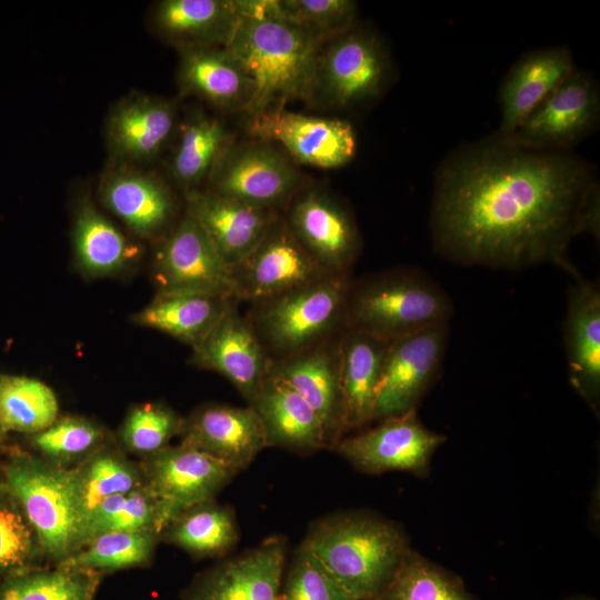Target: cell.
Masks as SVG:
<instances>
[{"label": "cell", "instance_id": "cell-1", "mask_svg": "<svg viewBox=\"0 0 600 600\" xmlns=\"http://www.w3.org/2000/svg\"><path fill=\"white\" fill-rule=\"evenodd\" d=\"M429 231L434 253L454 264H551L574 279L573 239L600 238L597 167L571 150L529 149L494 133L463 143L434 172Z\"/></svg>", "mask_w": 600, "mask_h": 600}, {"label": "cell", "instance_id": "cell-2", "mask_svg": "<svg viewBox=\"0 0 600 600\" xmlns=\"http://www.w3.org/2000/svg\"><path fill=\"white\" fill-rule=\"evenodd\" d=\"M323 39L282 19H241L227 48L247 72L252 93L244 110L250 117L309 100Z\"/></svg>", "mask_w": 600, "mask_h": 600}, {"label": "cell", "instance_id": "cell-3", "mask_svg": "<svg viewBox=\"0 0 600 600\" xmlns=\"http://www.w3.org/2000/svg\"><path fill=\"white\" fill-rule=\"evenodd\" d=\"M301 546L354 600H379L410 551L396 524L366 514L324 519Z\"/></svg>", "mask_w": 600, "mask_h": 600}, {"label": "cell", "instance_id": "cell-4", "mask_svg": "<svg viewBox=\"0 0 600 600\" xmlns=\"http://www.w3.org/2000/svg\"><path fill=\"white\" fill-rule=\"evenodd\" d=\"M453 310L450 296L426 271L397 267L351 279L346 324L393 341L449 323Z\"/></svg>", "mask_w": 600, "mask_h": 600}, {"label": "cell", "instance_id": "cell-5", "mask_svg": "<svg viewBox=\"0 0 600 600\" xmlns=\"http://www.w3.org/2000/svg\"><path fill=\"white\" fill-rule=\"evenodd\" d=\"M351 274H327L277 297L252 303L246 314L271 361L340 334Z\"/></svg>", "mask_w": 600, "mask_h": 600}, {"label": "cell", "instance_id": "cell-6", "mask_svg": "<svg viewBox=\"0 0 600 600\" xmlns=\"http://www.w3.org/2000/svg\"><path fill=\"white\" fill-rule=\"evenodd\" d=\"M1 482L36 530L46 561L56 566L80 549L69 469L18 448L1 462Z\"/></svg>", "mask_w": 600, "mask_h": 600}, {"label": "cell", "instance_id": "cell-7", "mask_svg": "<svg viewBox=\"0 0 600 600\" xmlns=\"http://www.w3.org/2000/svg\"><path fill=\"white\" fill-rule=\"evenodd\" d=\"M393 77V64L381 39L358 27L327 39L318 53L310 101L317 96L338 109L377 102Z\"/></svg>", "mask_w": 600, "mask_h": 600}, {"label": "cell", "instance_id": "cell-8", "mask_svg": "<svg viewBox=\"0 0 600 600\" xmlns=\"http://www.w3.org/2000/svg\"><path fill=\"white\" fill-rule=\"evenodd\" d=\"M599 123V82L576 68L513 133L500 138L529 149L569 151L593 134Z\"/></svg>", "mask_w": 600, "mask_h": 600}, {"label": "cell", "instance_id": "cell-9", "mask_svg": "<svg viewBox=\"0 0 600 600\" xmlns=\"http://www.w3.org/2000/svg\"><path fill=\"white\" fill-rule=\"evenodd\" d=\"M211 191L278 212L300 191L301 177L289 158L271 143L229 147L209 178Z\"/></svg>", "mask_w": 600, "mask_h": 600}, {"label": "cell", "instance_id": "cell-10", "mask_svg": "<svg viewBox=\"0 0 600 600\" xmlns=\"http://www.w3.org/2000/svg\"><path fill=\"white\" fill-rule=\"evenodd\" d=\"M140 464L158 502L161 532L182 511L214 500L234 476L210 454L182 442L141 459Z\"/></svg>", "mask_w": 600, "mask_h": 600}, {"label": "cell", "instance_id": "cell-11", "mask_svg": "<svg viewBox=\"0 0 600 600\" xmlns=\"http://www.w3.org/2000/svg\"><path fill=\"white\" fill-rule=\"evenodd\" d=\"M449 323L391 341L378 382L373 420L416 410L441 371Z\"/></svg>", "mask_w": 600, "mask_h": 600}, {"label": "cell", "instance_id": "cell-12", "mask_svg": "<svg viewBox=\"0 0 600 600\" xmlns=\"http://www.w3.org/2000/svg\"><path fill=\"white\" fill-rule=\"evenodd\" d=\"M283 219L323 270L351 274L362 242L356 220L342 202L323 190L307 189L287 204Z\"/></svg>", "mask_w": 600, "mask_h": 600}, {"label": "cell", "instance_id": "cell-13", "mask_svg": "<svg viewBox=\"0 0 600 600\" xmlns=\"http://www.w3.org/2000/svg\"><path fill=\"white\" fill-rule=\"evenodd\" d=\"M328 273L296 239L282 216L259 244L231 268L234 298L257 303L318 280Z\"/></svg>", "mask_w": 600, "mask_h": 600}, {"label": "cell", "instance_id": "cell-14", "mask_svg": "<svg viewBox=\"0 0 600 600\" xmlns=\"http://www.w3.org/2000/svg\"><path fill=\"white\" fill-rule=\"evenodd\" d=\"M248 131L259 141L280 144L297 162L322 169L346 166L357 152V134L350 122L283 107L250 117Z\"/></svg>", "mask_w": 600, "mask_h": 600}, {"label": "cell", "instance_id": "cell-15", "mask_svg": "<svg viewBox=\"0 0 600 600\" xmlns=\"http://www.w3.org/2000/svg\"><path fill=\"white\" fill-rule=\"evenodd\" d=\"M154 276L158 294L198 293L234 298L230 267L187 212L157 250Z\"/></svg>", "mask_w": 600, "mask_h": 600}, {"label": "cell", "instance_id": "cell-16", "mask_svg": "<svg viewBox=\"0 0 600 600\" xmlns=\"http://www.w3.org/2000/svg\"><path fill=\"white\" fill-rule=\"evenodd\" d=\"M356 436L341 438L336 450L368 473L386 471L427 472L430 459L446 437L426 428L416 410L379 420Z\"/></svg>", "mask_w": 600, "mask_h": 600}, {"label": "cell", "instance_id": "cell-17", "mask_svg": "<svg viewBox=\"0 0 600 600\" xmlns=\"http://www.w3.org/2000/svg\"><path fill=\"white\" fill-rule=\"evenodd\" d=\"M191 362L223 376L250 403L269 374L272 361L234 303L192 348Z\"/></svg>", "mask_w": 600, "mask_h": 600}, {"label": "cell", "instance_id": "cell-18", "mask_svg": "<svg viewBox=\"0 0 600 600\" xmlns=\"http://www.w3.org/2000/svg\"><path fill=\"white\" fill-rule=\"evenodd\" d=\"M340 334L272 361L269 370L290 384L313 409L323 426L328 447L333 448L347 431L340 379Z\"/></svg>", "mask_w": 600, "mask_h": 600}, {"label": "cell", "instance_id": "cell-19", "mask_svg": "<svg viewBox=\"0 0 600 600\" xmlns=\"http://www.w3.org/2000/svg\"><path fill=\"white\" fill-rule=\"evenodd\" d=\"M287 544L271 537L204 572L184 600H281Z\"/></svg>", "mask_w": 600, "mask_h": 600}, {"label": "cell", "instance_id": "cell-20", "mask_svg": "<svg viewBox=\"0 0 600 600\" xmlns=\"http://www.w3.org/2000/svg\"><path fill=\"white\" fill-rule=\"evenodd\" d=\"M181 442L194 447L234 474L269 447L263 426L251 406L208 404L184 418Z\"/></svg>", "mask_w": 600, "mask_h": 600}, {"label": "cell", "instance_id": "cell-21", "mask_svg": "<svg viewBox=\"0 0 600 600\" xmlns=\"http://www.w3.org/2000/svg\"><path fill=\"white\" fill-rule=\"evenodd\" d=\"M569 380L598 412L600 401V286L580 274L567 293L562 323Z\"/></svg>", "mask_w": 600, "mask_h": 600}, {"label": "cell", "instance_id": "cell-22", "mask_svg": "<svg viewBox=\"0 0 600 600\" xmlns=\"http://www.w3.org/2000/svg\"><path fill=\"white\" fill-rule=\"evenodd\" d=\"M566 46L540 48L521 56L501 81L500 124L494 134L513 133L533 110L576 69Z\"/></svg>", "mask_w": 600, "mask_h": 600}, {"label": "cell", "instance_id": "cell-23", "mask_svg": "<svg viewBox=\"0 0 600 600\" xmlns=\"http://www.w3.org/2000/svg\"><path fill=\"white\" fill-rule=\"evenodd\" d=\"M186 212L203 229L230 269L259 244L280 216L212 191L198 190L187 193Z\"/></svg>", "mask_w": 600, "mask_h": 600}, {"label": "cell", "instance_id": "cell-24", "mask_svg": "<svg viewBox=\"0 0 600 600\" xmlns=\"http://www.w3.org/2000/svg\"><path fill=\"white\" fill-rule=\"evenodd\" d=\"M176 124L172 101L146 93H131L118 102L106 124L111 154L126 162L148 161L157 157Z\"/></svg>", "mask_w": 600, "mask_h": 600}, {"label": "cell", "instance_id": "cell-25", "mask_svg": "<svg viewBox=\"0 0 600 600\" xmlns=\"http://www.w3.org/2000/svg\"><path fill=\"white\" fill-rule=\"evenodd\" d=\"M268 446L299 453L328 447L323 426L308 402L284 380L269 372L253 400Z\"/></svg>", "mask_w": 600, "mask_h": 600}, {"label": "cell", "instance_id": "cell-26", "mask_svg": "<svg viewBox=\"0 0 600 600\" xmlns=\"http://www.w3.org/2000/svg\"><path fill=\"white\" fill-rule=\"evenodd\" d=\"M240 20L234 0H162L150 14L156 33L178 49L227 47Z\"/></svg>", "mask_w": 600, "mask_h": 600}, {"label": "cell", "instance_id": "cell-27", "mask_svg": "<svg viewBox=\"0 0 600 600\" xmlns=\"http://www.w3.org/2000/svg\"><path fill=\"white\" fill-rule=\"evenodd\" d=\"M178 84L182 94L211 104L244 111L252 93L251 81L227 47L180 48Z\"/></svg>", "mask_w": 600, "mask_h": 600}, {"label": "cell", "instance_id": "cell-28", "mask_svg": "<svg viewBox=\"0 0 600 600\" xmlns=\"http://www.w3.org/2000/svg\"><path fill=\"white\" fill-rule=\"evenodd\" d=\"M99 193L104 206L137 236L154 237L170 222L173 199L158 178L127 168L106 173Z\"/></svg>", "mask_w": 600, "mask_h": 600}, {"label": "cell", "instance_id": "cell-29", "mask_svg": "<svg viewBox=\"0 0 600 600\" xmlns=\"http://www.w3.org/2000/svg\"><path fill=\"white\" fill-rule=\"evenodd\" d=\"M391 341L346 328L340 334V379L347 430L373 420L376 391Z\"/></svg>", "mask_w": 600, "mask_h": 600}, {"label": "cell", "instance_id": "cell-30", "mask_svg": "<svg viewBox=\"0 0 600 600\" xmlns=\"http://www.w3.org/2000/svg\"><path fill=\"white\" fill-rule=\"evenodd\" d=\"M69 483L81 548L82 533L93 510L108 498L137 489L146 481L140 462L130 460L110 443L69 469Z\"/></svg>", "mask_w": 600, "mask_h": 600}, {"label": "cell", "instance_id": "cell-31", "mask_svg": "<svg viewBox=\"0 0 600 600\" xmlns=\"http://www.w3.org/2000/svg\"><path fill=\"white\" fill-rule=\"evenodd\" d=\"M234 303L239 301L220 296L157 294L151 303L133 317V320L142 327L161 331L193 348Z\"/></svg>", "mask_w": 600, "mask_h": 600}, {"label": "cell", "instance_id": "cell-32", "mask_svg": "<svg viewBox=\"0 0 600 600\" xmlns=\"http://www.w3.org/2000/svg\"><path fill=\"white\" fill-rule=\"evenodd\" d=\"M238 539L232 510L214 500L182 511L160 533V541L173 544L196 558L224 556Z\"/></svg>", "mask_w": 600, "mask_h": 600}, {"label": "cell", "instance_id": "cell-33", "mask_svg": "<svg viewBox=\"0 0 600 600\" xmlns=\"http://www.w3.org/2000/svg\"><path fill=\"white\" fill-rule=\"evenodd\" d=\"M72 238L79 267L92 277L120 271L136 250L122 232L89 201H82L76 211Z\"/></svg>", "mask_w": 600, "mask_h": 600}, {"label": "cell", "instance_id": "cell-34", "mask_svg": "<svg viewBox=\"0 0 600 600\" xmlns=\"http://www.w3.org/2000/svg\"><path fill=\"white\" fill-rule=\"evenodd\" d=\"M229 133L223 123L198 113L183 126L172 156L170 172L187 193L209 179L213 169L230 147Z\"/></svg>", "mask_w": 600, "mask_h": 600}, {"label": "cell", "instance_id": "cell-35", "mask_svg": "<svg viewBox=\"0 0 600 600\" xmlns=\"http://www.w3.org/2000/svg\"><path fill=\"white\" fill-rule=\"evenodd\" d=\"M59 418L54 391L41 380L0 374V427L8 432L34 434Z\"/></svg>", "mask_w": 600, "mask_h": 600}, {"label": "cell", "instance_id": "cell-36", "mask_svg": "<svg viewBox=\"0 0 600 600\" xmlns=\"http://www.w3.org/2000/svg\"><path fill=\"white\" fill-rule=\"evenodd\" d=\"M103 573L61 566L37 568L0 581V600H96Z\"/></svg>", "mask_w": 600, "mask_h": 600}, {"label": "cell", "instance_id": "cell-37", "mask_svg": "<svg viewBox=\"0 0 600 600\" xmlns=\"http://www.w3.org/2000/svg\"><path fill=\"white\" fill-rule=\"evenodd\" d=\"M36 454L64 469H72L111 443L110 434L96 421L82 416L58 418L47 429L29 436Z\"/></svg>", "mask_w": 600, "mask_h": 600}, {"label": "cell", "instance_id": "cell-38", "mask_svg": "<svg viewBox=\"0 0 600 600\" xmlns=\"http://www.w3.org/2000/svg\"><path fill=\"white\" fill-rule=\"evenodd\" d=\"M159 541L154 532H107L96 536L56 566L102 573L146 567L152 561Z\"/></svg>", "mask_w": 600, "mask_h": 600}, {"label": "cell", "instance_id": "cell-39", "mask_svg": "<svg viewBox=\"0 0 600 600\" xmlns=\"http://www.w3.org/2000/svg\"><path fill=\"white\" fill-rule=\"evenodd\" d=\"M123 532L161 533L157 499L144 483L131 491L112 496L101 502L89 517L81 548L96 536Z\"/></svg>", "mask_w": 600, "mask_h": 600}, {"label": "cell", "instance_id": "cell-40", "mask_svg": "<svg viewBox=\"0 0 600 600\" xmlns=\"http://www.w3.org/2000/svg\"><path fill=\"white\" fill-rule=\"evenodd\" d=\"M36 530L12 494L0 484V581L43 567Z\"/></svg>", "mask_w": 600, "mask_h": 600}, {"label": "cell", "instance_id": "cell-41", "mask_svg": "<svg viewBox=\"0 0 600 600\" xmlns=\"http://www.w3.org/2000/svg\"><path fill=\"white\" fill-rule=\"evenodd\" d=\"M379 600H472L460 581L409 551Z\"/></svg>", "mask_w": 600, "mask_h": 600}, {"label": "cell", "instance_id": "cell-42", "mask_svg": "<svg viewBox=\"0 0 600 600\" xmlns=\"http://www.w3.org/2000/svg\"><path fill=\"white\" fill-rule=\"evenodd\" d=\"M183 421L184 418L166 404H136L119 429V448L141 459L149 457L169 446L174 436H180Z\"/></svg>", "mask_w": 600, "mask_h": 600}, {"label": "cell", "instance_id": "cell-43", "mask_svg": "<svg viewBox=\"0 0 600 600\" xmlns=\"http://www.w3.org/2000/svg\"><path fill=\"white\" fill-rule=\"evenodd\" d=\"M277 18L329 39L356 24L357 3L351 0H277Z\"/></svg>", "mask_w": 600, "mask_h": 600}, {"label": "cell", "instance_id": "cell-44", "mask_svg": "<svg viewBox=\"0 0 600 600\" xmlns=\"http://www.w3.org/2000/svg\"><path fill=\"white\" fill-rule=\"evenodd\" d=\"M281 600H354L321 562L300 546L282 582Z\"/></svg>", "mask_w": 600, "mask_h": 600}, {"label": "cell", "instance_id": "cell-45", "mask_svg": "<svg viewBox=\"0 0 600 600\" xmlns=\"http://www.w3.org/2000/svg\"><path fill=\"white\" fill-rule=\"evenodd\" d=\"M6 434L7 433L0 427V454H1V451H2V448H3V441H4ZM0 467H1V461H0ZM0 484H1V470H0Z\"/></svg>", "mask_w": 600, "mask_h": 600}]
</instances>
